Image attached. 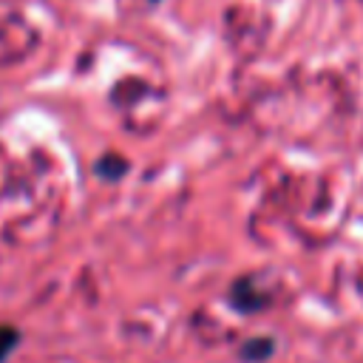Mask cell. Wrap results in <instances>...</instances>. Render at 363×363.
<instances>
[{
    "label": "cell",
    "mask_w": 363,
    "mask_h": 363,
    "mask_svg": "<svg viewBox=\"0 0 363 363\" xmlns=\"http://www.w3.org/2000/svg\"><path fill=\"white\" fill-rule=\"evenodd\" d=\"M96 173H99L102 179H108V182H116V179H122V176L128 173V162H125L122 156H116V153H105V156L96 162Z\"/></svg>",
    "instance_id": "1"
},
{
    "label": "cell",
    "mask_w": 363,
    "mask_h": 363,
    "mask_svg": "<svg viewBox=\"0 0 363 363\" xmlns=\"http://www.w3.org/2000/svg\"><path fill=\"white\" fill-rule=\"evenodd\" d=\"M14 343H17V329L14 326H0V363L9 357Z\"/></svg>",
    "instance_id": "2"
},
{
    "label": "cell",
    "mask_w": 363,
    "mask_h": 363,
    "mask_svg": "<svg viewBox=\"0 0 363 363\" xmlns=\"http://www.w3.org/2000/svg\"><path fill=\"white\" fill-rule=\"evenodd\" d=\"M150 3H159V0H150Z\"/></svg>",
    "instance_id": "4"
},
{
    "label": "cell",
    "mask_w": 363,
    "mask_h": 363,
    "mask_svg": "<svg viewBox=\"0 0 363 363\" xmlns=\"http://www.w3.org/2000/svg\"><path fill=\"white\" fill-rule=\"evenodd\" d=\"M269 349H272L269 340H250V343L244 346V357H250V360H261V357L269 354Z\"/></svg>",
    "instance_id": "3"
}]
</instances>
